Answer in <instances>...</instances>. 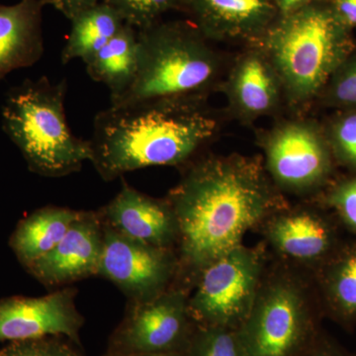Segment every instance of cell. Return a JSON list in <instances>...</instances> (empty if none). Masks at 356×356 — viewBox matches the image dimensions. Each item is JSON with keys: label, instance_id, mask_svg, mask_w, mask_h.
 <instances>
[{"label": "cell", "instance_id": "obj_29", "mask_svg": "<svg viewBox=\"0 0 356 356\" xmlns=\"http://www.w3.org/2000/svg\"><path fill=\"white\" fill-rule=\"evenodd\" d=\"M339 19L350 29H356V0H329Z\"/></svg>", "mask_w": 356, "mask_h": 356}, {"label": "cell", "instance_id": "obj_23", "mask_svg": "<svg viewBox=\"0 0 356 356\" xmlns=\"http://www.w3.org/2000/svg\"><path fill=\"white\" fill-rule=\"evenodd\" d=\"M321 95L332 107L356 109V50L334 72Z\"/></svg>", "mask_w": 356, "mask_h": 356}, {"label": "cell", "instance_id": "obj_27", "mask_svg": "<svg viewBox=\"0 0 356 356\" xmlns=\"http://www.w3.org/2000/svg\"><path fill=\"white\" fill-rule=\"evenodd\" d=\"M331 203L343 219L356 229V179L344 182L334 189Z\"/></svg>", "mask_w": 356, "mask_h": 356}, {"label": "cell", "instance_id": "obj_25", "mask_svg": "<svg viewBox=\"0 0 356 356\" xmlns=\"http://www.w3.org/2000/svg\"><path fill=\"white\" fill-rule=\"evenodd\" d=\"M67 337L49 336L10 341L0 356H83Z\"/></svg>", "mask_w": 356, "mask_h": 356}, {"label": "cell", "instance_id": "obj_17", "mask_svg": "<svg viewBox=\"0 0 356 356\" xmlns=\"http://www.w3.org/2000/svg\"><path fill=\"white\" fill-rule=\"evenodd\" d=\"M86 65L89 77L109 89L110 104L118 102L135 83L139 67V31L124 24Z\"/></svg>", "mask_w": 356, "mask_h": 356}, {"label": "cell", "instance_id": "obj_9", "mask_svg": "<svg viewBox=\"0 0 356 356\" xmlns=\"http://www.w3.org/2000/svg\"><path fill=\"white\" fill-rule=\"evenodd\" d=\"M269 172L282 186L303 191L322 181L331 165V147L315 122L285 121L264 138Z\"/></svg>", "mask_w": 356, "mask_h": 356}, {"label": "cell", "instance_id": "obj_10", "mask_svg": "<svg viewBox=\"0 0 356 356\" xmlns=\"http://www.w3.org/2000/svg\"><path fill=\"white\" fill-rule=\"evenodd\" d=\"M307 327L298 293L278 284L254 303L238 332L248 356H294L305 341Z\"/></svg>", "mask_w": 356, "mask_h": 356}, {"label": "cell", "instance_id": "obj_24", "mask_svg": "<svg viewBox=\"0 0 356 356\" xmlns=\"http://www.w3.org/2000/svg\"><path fill=\"white\" fill-rule=\"evenodd\" d=\"M325 132L332 151L344 163L356 166V109L341 110Z\"/></svg>", "mask_w": 356, "mask_h": 356}, {"label": "cell", "instance_id": "obj_5", "mask_svg": "<svg viewBox=\"0 0 356 356\" xmlns=\"http://www.w3.org/2000/svg\"><path fill=\"white\" fill-rule=\"evenodd\" d=\"M208 41L191 23L159 21L140 30L135 83L110 105L205 102L221 77V58Z\"/></svg>", "mask_w": 356, "mask_h": 356}, {"label": "cell", "instance_id": "obj_7", "mask_svg": "<svg viewBox=\"0 0 356 356\" xmlns=\"http://www.w3.org/2000/svg\"><path fill=\"white\" fill-rule=\"evenodd\" d=\"M259 273L257 257L242 245L211 262L188 300L191 318L198 325L238 329L254 305Z\"/></svg>", "mask_w": 356, "mask_h": 356}, {"label": "cell", "instance_id": "obj_6", "mask_svg": "<svg viewBox=\"0 0 356 356\" xmlns=\"http://www.w3.org/2000/svg\"><path fill=\"white\" fill-rule=\"evenodd\" d=\"M186 294L166 289L154 298L129 302L125 315L109 337L106 353L113 355L186 353L192 327Z\"/></svg>", "mask_w": 356, "mask_h": 356}, {"label": "cell", "instance_id": "obj_12", "mask_svg": "<svg viewBox=\"0 0 356 356\" xmlns=\"http://www.w3.org/2000/svg\"><path fill=\"white\" fill-rule=\"evenodd\" d=\"M103 248L98 211H81L64 238L25 270L46 287L67 285L97 276Z\"/></svg>", "mask_w": 356, "mask_h": 356}, {"label": "cell", "instance_id": "obj_18", "mask_svg": "<svg viewBox=\"0 0 356 356\" xmlns=\"http://www.w3.org/2000/svg\"><path fill=\"white\" fill-rule=\"evenodd\" d=\"M81 211L57 206H44L18 222L9 238L21 266H29L50 252L67 233Z\"/></svg>", "mask_w": 356, "mask_h": 356}, {"label": "cell", "instance_id": "obj_22", "mask_svg": "<svg viewBox=\"0 0 356 356\" xmlns=\"http://www.w3.org/2000/svg\"><path fill=\"white\" fill-rule=\"evenodd\" d=\"M120 15L126 24L144 30L161 21V16L179 9L180 0H102Z\"/></svg>", "mask_w": 356, "mask_h": 356}, {"label": "cell", "instance_id": "obj_20", "mask_svg": "<svg viewBox=\"0 0 356 356\" xmlns=\"http://www.w3.org/2000/svg\"><path fill=\"white\" fill-rule=\"evenodd\" d=\"M271 238L283 254L299 259L320 257L330 245V234L324 222L305 212L276 220L271 228Z\"/></svg>", "mask_w": 356, "mask_h": 356}, {"label": "cell", "instance_id": "obj_19", "mask_svg": "<svg viewBox=\"0 0 356 356\" xmlns=\"http://www.w3.org/2000/svg\"><path fill=\"white\" fill-rule=\"evenodd\" d=\"M70 32L62 54V64L81 58L84 63L102 49L125 22L112 7L98 2L70 20Z\"/></svg>", "mask_w": 356, "mask_h": 356}, {"label": "cell", "instance_id": "obj_1", "mask_svg": "<svg viewBox=\"0 0 356 356\" xmlns=\"http://www.w3.org/2000/svg\"><path fill=\"white\" fill-rule=\"evenodd\" d=\"M178 225L181 261L201 271L231 250L273 202L261 166L241 156L192 163L168 197Z\"/></svg>", "mask_w": 356, "mask_h": 356}, {"label": "cell", "instance_id": "obj_3", "mask_svg": "<svg viewBox=\"0 0 356 356\" xmlns=\"http://www.w3.org/2000/svg\"><path fill=\"white\" fill-rule=\"evenodd\" d=\"M277 72L284 98L310 102L356 50L353 30L329 0H318L280 15L257 43Z\"/></svg>", "mask_w": 356, "mask_h": 356}, {"label": "cell", "instance_id": "obj_32", "mask_svg": "<svg viewBox=\"0 0 356 356\" xmlns=\"http://www.w3.org/2000/svg\"><path fill=\"white\" fill-rule=\"evenodd\" d=\"M102 356H187L186 353H163V355H113L105 353Z\"/></svg>", "mask_w": 356, "mask_h": 356}, {"label": "cell", "instance_id": "obj_14", "mask_svg": "<svg viewBox=\"0 0 356 356\" xmlns=\"http://www.w3.org/2000/svg\"><path fill=\"white\" fill-rule=\"evenodd\" d=\"M179 9L207 40L257 43L280 13L273 0H180Z\"/></svg>", "mask_w": 356, "mask_h": 356}, {"label": "cell", "instance_id": "obj_4", "mask_svg": "<svg viewBox=\"0 0 356 356\" xmlns=\"http://www.w3.org/2000/svg\"><path fill=\"white\" fill-rule=\"evenodd\" d=\"M67 79H28L9 89L2 103V130L40 177H67L90 161V142L77 138L67 124Z\"/></svg>", "mask_w": 356, "mask_h": 356}, {"label": "cell", "instance_id": "obj_26", "mask_svg": "<svg viewBox=\"0 0 356 356\" xmlns=\"http://www.w3.org/2000/svg\"><path fill=\"white\" fill-rule=\"evenodd\" d=\"M332 293L343 317L356 316V252L348 255L337 269Z\"/></svg>", "mask_w": 356, "mask_h": 356}, {"label": "cell", "instance_id": "obj_2", "mask_svg": "<svg viewBox=\"0 0 356 356\" xmlns=\"http://www.w3.org/2000/svg\"><path fill=\"white\" fill-rule=\"evenodd\" d=\"M217 131L205 102L110 105L93 120L90 163L104 181L151 166L184 165Z\"/></svg>", "mask_w": 356, "mask_h": 356}, {"label": "cell", "instance_id": "obj_21", "mask_svg": "<svg viewBox=\"0 0 356 356\" xmlns=\"http://www.w3.org/2000/svg\"><path fill=\"white\" fill-rule=\"evenodd\" d=\"M187 356H248L238 329L197 325L186 350Z\"/></svg>", "mask_w": 356, "mask_h": 356}, {"label": "cell", "instance_id": "obj_15", "mask_svg": "<svg viewBox=\"0 0 356 356\" xmlns=\"http://www.w3.org/2000/svg\"><path fill=\"white\" fill-rule=\"evenodd\" d=\"M225 92L229 109L243 122L273 113L284 97L277 72L255 44L236 58L225 84Z\"/></svg>", "mask_w": 356, "mask_h": 356}, {"label": "cell", "instance_id": "obj_11", "mask_svg": "<svg viewBox=\"0 0 356 356\" xmlns=\"http://www.w3.org/2000/svg\"><path fill=\"white\" fill-rule=\"evenodd\" d=\"M76 295V288L67 286L41 297L0 300V343L62 336L81 346L84 318L77 310Z\"/></svg>", "mask_w": 356, "mask_h": 356}, {"label": "cell", "instance_id": "obj_28", "mask_svg": "<svg viewBox=\"0 0 356 356\" xmlns=\"http://www.w3.org/2000/svg\"><path fill=\"white\" fill-rule=\"evenodd\" d=\"M46 6H53L70 21L89 7L95 6L99 0H44Z\"/></svg>", "mask_w": 356, "mask_h": 356}, {"label": "cell", "instance_id": "obj_31", "mask_svg": "<svg viewBox=\"0 0 356 356\" xmlns=\"http://www.w3.org/2000/svg\"><path fill=\"white\" fill-rule=\"evenodd\" d=\"M306 356H344L341 351L336 350L334 346L324 343L315 346Z\"/></svg>", "mask_w": 356, "mask_h": 356}, {"label": "cell", "instance_id": "obj_30", "mask_svg": "<svg viewBox=\"0 0 356 356\" xmlns=\"http://www.w3.org/2000/svg\"><path fill=\"white\" fill-rule=\"evenodd\" d=\"M316 1H318V0H273L280 15H286L288 13H291L301 7Z\"/></svg>", "mask_w": 356, "mask_h": 356}, {"label": "cell", "instance_id": "obj_16", "mask_svg": "<svg viewBox=\"0 0 356 356\" xmlns=\"http://www.w3.org/2000/svg\"><path fill=\"white\" fill-rule=\"evenodd\" d=\"M44 0L0 3V81L14 70L32 67L43 57Z\"/></svg>", "mask_w": 356, "mask_h": 356}, {"label": "cell", "instance_id": "obj_8", "mask_svg": "<svg viewBox=\"0 0 356 356\" xmlns=\"http://www.w3.org/2000/svg\"><path fill=\"white\" fill-rule=\"evenodd\" d=\"M175 268L172 248L138 242L103 224L97 276L113 283L129 302L146 301L165 291Z\"/></svg>", "mask_w": 356, "mask_h": 356}, {"label": "cell", "instance_id": "obj_13", "mask_svg": "<svg viewBox=\"0 0 356 356\" xmlns=\"http://www.w3.org/2000/svg\"><path fill=\"white\" fill-rule=\"evenodd\" d=\"M98 213L103 224L138 242L163 248L178 242L177 217L168 198L152 197L124 179L120 191Z\"/></svg>", "mask_w": 356, "mask_h": 356}]
</instances>
